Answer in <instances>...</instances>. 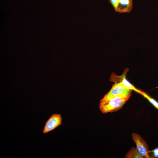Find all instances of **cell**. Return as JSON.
<instances>
[{"label": "cell", "instance_id": "obj_1", "mask_svg": "<svg viewBox=\"0 0 158 158\" xmlns=\"http://www.w3.org/2000/svg\"><path fill=\"white\" fill-rule=\"evenodd\" d=\"M131 94H123L106 99H101L99 109L103 114L115 112L121 109Z\"/></svg>", "mask_w": 158, "mask_h": 158}, {"label": "cell", "instance_id": "obj_2", "mask_svg": "<svg viewBox=\"0 0 158 158\" xmlns=\"http://www.w3.org/2000/svg\"><path fill=\"white\" fill-rule=\"evenodd\" d=\"M132 137L140 154L143 158H149L148 155V147L145 140L141 135L136 133H133Z\"/></svg>", "mask_w": 158, "mask_h": 158}, {"label": "cell", "instance_id": "obj_3", "mask_svg": "<svg viewBox=\"0 0 158 158\" xmlns=\"http://www.w3.org/2000/svg\"><path fill=\"white\" fill-rule=\"evenodd\" d=\"M62 118L60 114L54 113L51 115L45 122L42 130L46 134L55 129L62 123Z\"/></svg>", "mask_w": 158, "mask_h": 158}, {"label": "cell", "instance_id": "obj_4", "mask_svg": "<svg viewBox=\"0 0 158 158\" xmlns=\"http://www.w3.org/2000/svg\"><path fill=\"white\" fill-rule=\"evenodd\" d=\"M133 90L126 87L122 83H114L110 90L102 99H108L123 94H131Z\"/></svg>", "mask_w": 158, "mask_h": 158}, {"label": "cell", "instance_id": "obj_5", "mask_svg": "<svg viewBox=\"0 0 158 158\" xmlns=\"http://www.w3.org/2000/svg\"><path fill=\"white\" fill-rule=\"evenodd\" d=\"M128 70V68H126L122 75L120 76L112 72L110 77L109 81L114 83H122L126 87L135 90L136 89L135 87L126 79V75Z\"/></svg>", "mask_w": 158, "mask_h": 158}, {"label": "cell", "instance_id": "obj_6", "mask_svg": "<svg viewBox=\"0 0 158 158\" xmlns=\"http://www.w3.org/2000/svg\"><path fill=\"white\" fill-rule=\"evenodd\" d=\"M133 6L132 0H119L115 11L120 13H130Z\"/></svg>", "mask_w": 158, "mask_h": 158}, {"label": "cell", "instance_id": "obj_7", "mask_svg": "<svg viewBox=\"0 0 158 158\" xmlns=\"http://www.w3.org/2000/svg\"><path fill=\"white\" fill-rule=\"evenodd\" d=\"M126 158H143L140 154L136 147H132L125 155Z\"/></svg>", "mask_w": 158, "mask_h": 158}, {"label": "cell", "instance_id": "obj_8", "mask_svg": "<svg viewBox=\"0 0 158 158\" xmlns=\"http://www.w3.org/2000/svg\"><path fill=\"white\" fill-rule=\"evenodd\" d=\"M135 91L140 93L147 99L155 108L158 109V102L157 101L144 92L136 89Z\"/></svg>", "mask_w": 158, "mask_h": 158}, {"label": "cell", "instance_id": "obj_9", "mask_svg": "<svg viewBox=\"0 0 158 158\" xmlns=\"http://www.w3.org/2000/svg\"><path fill=\"white\" fill-rule=\"evenodd\" d=\"M148 155L149 158H158V147L153 150L149 151Z\"/></svg>", "mask_w": 158, "mask_h": 158}, {"label": "cell", "instance_id": "obj_10", "mask_svg": "<svg viewBox=\"0 0 158 158\" xmlns=\"http://www.w3.org/2000/svg\"><path fill=\"white\" fill-rule=\"evenodd\" d=\"M119 0H108L109 3L111 4L114 8L115 11L116 10L117 6Z\"/></svg>", "mask_w": 158, "mask_h": 158}]
</instances>
